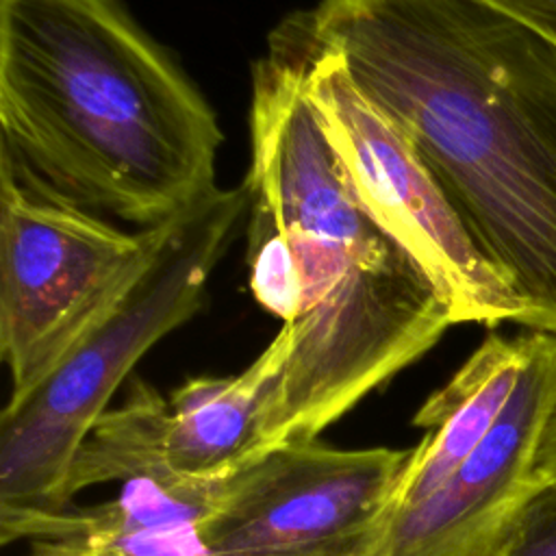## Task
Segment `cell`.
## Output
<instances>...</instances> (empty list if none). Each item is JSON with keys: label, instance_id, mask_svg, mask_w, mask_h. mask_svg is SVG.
<instances>
[{"label": "cell", "instance_id": "obj_8", "mask_svg": "<svg viewBox=\"0 0 556 556\" xmlns=\"http://www.w3.org/2000/svg\"><path fill=\"white\" fill-rule=\"evenodd\" d=\"M556 406V337L547 334L482 441L421 504L391 517L378 556H493L532 489V465Z\"/></svg>", "mask_w": 556, "mask_h": 556}, {"label": "cell", "instance_id": "obj_1", "mask_svg": "<svg viewBox=\"0 0 556 556\" xmlns=\"http://www.w3.org/2000/svg\"><path fill=\"white\" fill-rule=\"evenodd\" d=\"M306 67L300 11L252 67L243 182L250 291L289 328L265 404L269 447L317 439L454 326L439 287L365 204L306 93Z\"/></svg>", "mask_w": 556, "mask_h": 556}, {"label": "cell", "instance_id": "obj_2", "mask_svg": "<svg viewBox=\"0 0 556 556\" xmlns=\"http://www.w3.org/2000/svg\"><path fill=\"white\" fill-rule=\"evenodd\" d=\"M315 37L556 337V43L482 0H319Z\"/></svg>", "mask_w": 556, "mask_h": 556}, {"label": "cell", "instance_id": "obj_13", "mask_svg": "<svg viewBox=\"0 0 556 556\" xmlns=\"http://www.w3.org/2000/svg\"><path fill=\"white\" fill-rule=\"evenodd\" d=\"M556 480V406L547 417L532 465V486Z\"/></svg>", "mask_w": 556, "mask_h": 556}, {"label": "cell", "instance_id": "obj_5", "mask_svg": "<svg viewBox=\"0 0 556 556\" xmlns=\"http://www.w3.org/2000/svg\"><path fill=\"white\" fill-rule=\"evenodd\" d=\"M163 228L124 232L26 180L0 154V354L33 389L130 289Z\"/></svg>", "mask_w": 556, "mask_h": 556}, {"label": "cell", "instance_id": "obj_4", "mask_svg": "<svg viewBox=\"0 0 556 556\" xmlns=\"http://www.w3.org/2000/svg\"><path fill=\"white\" fill-rule=\"evenodd\" d=\"M248 211L245 187H215L165 222L117 304L0 415V543L28 541L70 504L72 463L139 358L204 304L213 267Z\"/></svg>", "mask_w": 556, "mask_h": 556}, {"label": "cell", "instance_id": "obj_7", "mask_svg": "<svg viewBox=\"0 0 556 556\" xmlns=\"http://www.w3.org/2000/svg\"><path fill=\"white\" fill-rule=\"evenodd\" d=\"M308 20V11H306ZM306 93L376 219L447 300L454 324H523V306L410 143L361 96L308 20Z\"/></svg>", "mask_w": 556, "mask_h": 556}, {"label": "cell", "instance_id": "obj_6", "mask_svg": "<svg viewBox=\"0 0 556 556\" xmlns=\"http://www.w3.org/2000/svg\"><path fill=\"white\" fill-rule=\"evenodd\" d=\"M410 450L278 443L213 482L198 536L217 556H378Z\"/></svg>", "mask_w": 556, "mask_h": 556}, {"label": "cell", "instance_id": "obj_11", "mask_svg": "<svg viewBox=\"0 0 556 556\" xmlns=\"http://www.w3.org/2000/svg\"><path fill=\"white\" fill-rule=\"evenodd\" d=\"M493 556H556V480L534 484L526 493Z\"/></svg>", "mask_w": 556, "mask_h": 556}, {"label": "cell", "instance_id": "obj_3", "mask_svg": "<svg viewBox=\"0 0 556 556\" xmlns=\"http://www.w3.org/2000/svg\"><path fill=\"white\" fill-rule=\"evenodd\" d=\"M0 154L91 213L154 228L215 189L222 132L117 0H0Z\"/></svg>", "mask_w": 556, "mask_h": 556}, {"label": "cell", "instance_id": "obj_9", "mask_svg": "<svg viewBox=\"0 0 556 556\" xmlns=\"http://www.w3.org/2000/svg\"><path fill=\"white\" fill-rule=\"evenodd\" d=\"M213 482L187 480L165 460L119 482L113 500L70 504L26 541V556H217L198 536Z\"/></svg>", "mask_w": 556, "mask_h": 556}, {"label": "cell", "instance_id": "obj_12", "mask_svg": "<svg viewBox=\"0 0 556 556\" xmlns=\"http://www.w3.org/2000/svg\"><path fill=\"white\" fill-rule=\"evenodd\" d=\"M556 43V0H482Z\"/></svg>", "mask_w": 556, "mask_h": 556}, {"label": "cell", "instance_id": "obj_10", "mask_svg": "<svg viewBox=\"0 0 556 556\" xmlns=\"http://www.w3.org/2000/svg\"><path fill=\"white\" fill-rule=\"evenodd\" d=\"M289 352V328L235 376H200L167 400L163 456L167 467L198 482L222 480L269 450L265 404Z\"/></svg>", "mask_w": 556, "mask_h": 556}]
</instances>
